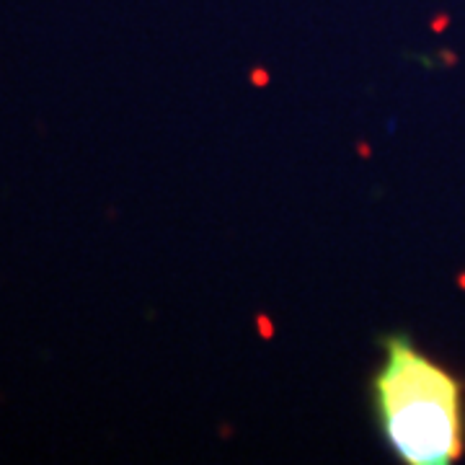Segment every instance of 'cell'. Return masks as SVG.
<instances>
[{
	"label": "cell",
	"mask_w": 465,
	"mask_h": 465,
	"mask_svg": "<svg viewBox=\"0 0 465 465\" xmlns=\"http://www.w3.org/2000/svg\"><path fill=\"white\" fill-rule=\"evenodd\" d=\"M372 414L406 465H448L463 455V385L403 333L382 339L370 385Z\"/></svg>",
	"instance_id": "1"
}]
</instances>
